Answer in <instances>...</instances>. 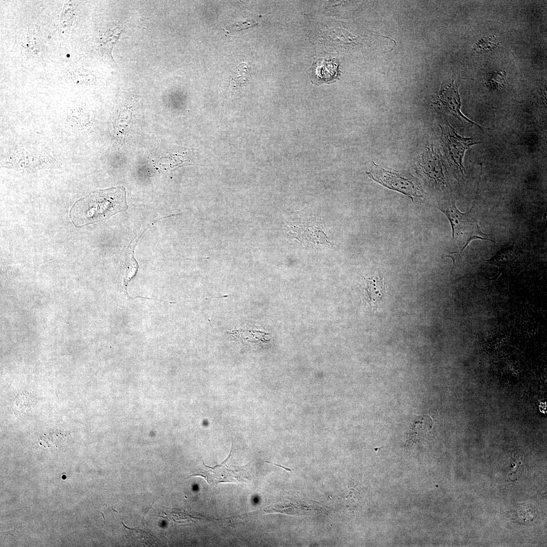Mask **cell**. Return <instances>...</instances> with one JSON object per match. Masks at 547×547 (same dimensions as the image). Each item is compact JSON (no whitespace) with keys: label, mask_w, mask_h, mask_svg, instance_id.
<instances>
[{"label":"cell","mask_w":547,"mask_h":547,"mask_svg":"<svg viewBox=\"0 0 547 547\" xmlns=\"http://www.w3.org/2000/svg\"><path fill=\"white\" fill-rule=\"evenodd\" d=\"M449 219L454 238L458 231L467 225L471 220L469 212L461 213L456 207L454 201L447 200L443 201L438 208Z\"/></svg>","instance_id":"obj_7"},{"label":"cell","mask_w":547,"mask_h":547,"mask_svg":"<svg viewBox=\"0 0 547 547\" xmlns=\"http://www.w3.org/2000/svg\"><path fill=\"white\" fill-rule=\"evenodd\" d=\"M418 164L423 173L435 181H443L444 165L432 145L426 146L419 156Z\"/></svg>","instance_id":"obj_6"},{"label":"cell","mask_w":547,"mask_h":547,"mask_svg":"<svg viewBox=\"0 0 547 547\" xmlns=\"http://www.w3.org/2000/svg\"><path fill=\"white\" fill-rule=\"evenodd\" d=\"M233 444L228 457L220 464L213 467L206 465L203 461V466L198 468L191 476H200L205 478L210 484H216L220 483L246 482L248 475L247 472L243 468L236 466H228L227 461L231 455Z\"/></svg>","instance_id":"obj_4"},{"label":"cell","mask_w":547,"mask_h":547,"mask_svg":"<svg viewBox=\"0 0 547 547\" xmlns=\"http://www.w3.org/2000/svg\"><path fill=\"white\" fill-rule=\"evenodd\" d=\"M266 462H268V463H272V464H275V465H278V466H280V467H283V468L285 469V470H287V471H291V470H290V469H289V468H286V467H284V466H281V465H278V464H276V463H272L269 462H268V461H266Z\"/></svg>","instance_id":"obj_14"},{"label":"cell","mask_w":547,"mask_h":547,"mask_svg":"<svg viewBox=\"0 0 547 547\" xmlns=\"http://www.w3.org/2000/svg\"><path fill=\"white\" fill-rule=\"evenodd\" d=\"M440 127L441 139L447 155L452 165L463 173L464 168L462 162L466 150L481 142L459 135L447 121H445Z\"/></svg>","instance_id":"obj_3"},{"label":"cell","mask_w":547,"mask_h":547,"mask_svg":"<svg viewBox=\"0 0 547 547\" xmlns=\"http://www.w3.org/2000/svg\"><path fill=\"white\" fill-rule=\"evenodd\" d=\"M498 44L494 36H488L480 38L474 46L473 49L478 54H484L492 51Z\"/></svg>","instance_id":"obj_11"},{"label":"cell","mask_w":547,"mask_h":547,"mask_svg":"<svg viewBox=\"0 0 547 547\" xmlns=\"http://www.w3.org/2000/svg\"><path fill=\"white\" fill-rule=\"evenodd\" d=\"M74 17V9L71 2L66 4L62 11L61 17V24L64 27L70 26Z\"/></svg>","instance_id":"obj_13"},{"label":"cell","mask_w":547,"mask_h":547,"mask_svg":"<svg viewBox=\"0 0 547 547\" xmlns=\"http://www.w3.org/2000/svg\"><path fill=\"white\" fill-rule=\"evenodd\" d=\"M373 167L367 173L374 181L385 187L399 191L410 198L421 196L422 189L418 182L411 174L403 171L385 168L373 162Z\"/></svg>","instance_id":"obj_2"},{"label":"cell","mask_w":547,"mask_h":547,"mask_svg":"<svg viewBox=\"0 0 547 547\" xmlns=\"http://www.w3.org/2000/svg\"><path fill=\"white\" fill-rule=\"evenodd\" d=\"M455 237L463 239L465 244L462 248V251L470 242L474 239H479L493 241L486 237L487 235L482 232L478 224L473 220L461 228Z\"/></svg>","instance_id":"obj_9"},{"label":"cell","mask_w":547,"mask_h":547,"mask_svg":"<svg viewBox=\"0 0 547 547\" xmlns=\"http://www.w3.org/2000/svg\"><path fill=\"white\" fill-rule=\"evenodd\" d=\"M250 70L246 63L239 64L232 72L229 77V85L235 89L239 90L250 79Z\"/></svg>","instance_id":"obj_10"},{"label":"cell","mask_w":547,"mask_h":547,"mask_svg":"<svg viewBox=\"0 0 547 547\" xmlns=\"http://www.w3.org/2000/svg\"><path fill=\"white\" fill-rule=\"evenodd\" d=\"M433 104L435 107L444 113L452 115L462 123H470L481 128L480 126L461 113L458 85L454 80L449 84L442 86L437 96L433 100Z\"/></svg>","instance_id":"obj_5"},{"label":"cell","mask_w":547,"mask_h":547,"mask_svg":"<svg viewBox=\"0 0 547 547\" xmlns=\"http://www.w3.org/2000/svg\"><path fill=\"white\" fill-rule=\"evenodd\" d=\"M506 72L504 70L492 73L487 80L488 87L493 90H501L506 81Z\"/></svg>","instance_id":"obj_12"},{"label":"cell","mask_w":547,"mask_h":547,"mask_svg":"<svg viewBox=\"0 0 547 547\" xmlns=\"http://www.w3.org/2000/svg\"><path fill=\"white\" fill-rule=\"evenodd\" d=\"M126 191L118 187L95 191L76 203L70 217L76 226H82L106 219L126 210Z\"/></svg>","instance_id":"obj_1"},{"label":"cell","mask_w":547,"mask_h":547,"mask_svg":"<svg viewBox=\"0 0 547 547\" xmlns=\"http://www.w3.org/2000/svg\"><path fill=\"white\" fill-rule=\"evenodd\" d=\"M338 65L333 60L319 59L312 65V73L320 82H329L337 75Z\"/></svg>","instance_id":"obj_8"}]
</instances>
